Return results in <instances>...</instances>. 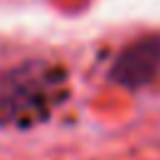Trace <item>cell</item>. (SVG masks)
Wrapping results in <instances>:
<instances>
[{"instance_id": "6da1fadb", "label": "cell", "mask_w": 160, "mask_h": 160, "mask_svg": "<svg viewBox=\"0 0 160 160\" xmlns=\"http://www.w3.org/2000/svg\"><path fill=\"white\" fill-rule=\"evenodd\" d=\"M50 72H38L35 68L10 70L0 78V118H25L40 112L48 100L55 98V85Z\"/></svg>"}, {"instance_id": "7a4b0ae2", "label": "cell", "mask_w": 160, "mask_h": 160, "mask_svg": "<svg viewBox=\"0 0 160 160\" xmlns=\"http://www.w3.org/2000/svg\"><path fill=\"white\" fill-rule=\"evenodd\" d=\"M158 72H160V38H140L118 55L110 78L118 85L135 90L148 85Z\"/></svg>"}]
</instances>
